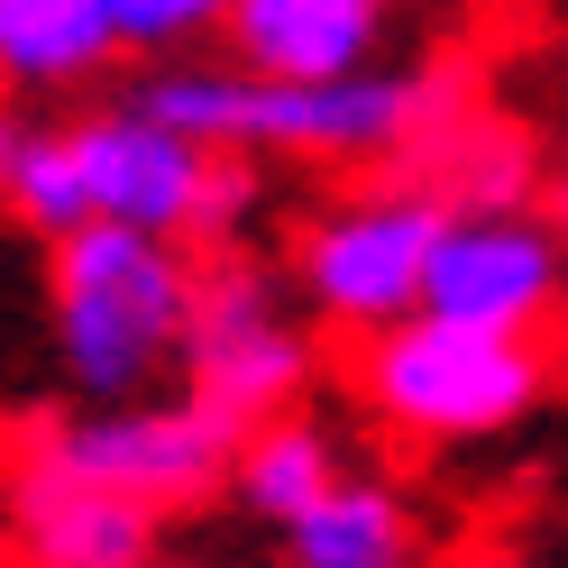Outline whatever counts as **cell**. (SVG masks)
Wrapping results in <instances>:
<instances>
[{"label":"cell","instance_id":"6da1fadb","mask_svg":"<svg viewBox=\"0 0 568 568\" xmlns=\"http://www.w3.org/2000/svg\"><path fill=\"white\" fill-rule=\"evenodd\" d=\"M138 111H156L165 129L211 138V148H247V156H312V165H385L413 156L449 111L458 83L449 74H257V64H156L129 83Z\"/></svg>","mask_w":568,"mask_h":568},{"label":"cell","instance_id":"7a4b0ae2","mask_svg":"<svg viewBox=\"0 0 568 568\" xmlns=\"http://www.w3.org/2000/svg\"><path fill=\"white\" fill-rule=\"evenodd\" d=\"M193 257L184 239L129 230V221H83L47 247V331L55 367L92 404H129L156 367H184L193 331Z\"/></svg>","mask_w":568,"mask_h":568},{"label":"cell","instance_id":"3957f363","mask_svg":"<svg viewBox=\"0 0 568 568\" xmlns=\"http://www.w3.org/2000/svg\"><path fill=\"white\" fill-rule=\"evenodd\" d=\"M541 385L550 358L531 331H486V322H449V312L367 331L358 358L367 413L404 440H495L541 404Z\"/></svg>","mask_w":568,"mask_h":568},{"label":"cell","instance_id":"277c9868","mask_svg":"<svg viewBox=\"0 0 568 568\" xmlns=\"http://www.w3.org/2000/svg\"><path fill=\"white\" fill-rule=\"evenodd\" d=\"M74 148H83L101 221H129V230L184 239V247H230V230L247 221V202H257L247 148L184 138L156 111H138V101H111V111L74 120Z\"/></svg>","mask_w":568,"mask_h":568},{"label":"cell","instance_id":"5b68a950","mask_svg":"<svg viewBox=\"0 0 568 568\" xmlns=\"http://www.w3.org/2000/svg\"><path fill=\"white\" fill-rule=\"evenodd\" d=\"M449 193L422 184L404 165L395 184H367L331 202L322 221H303L294 239V284L303 303L339 331H385V322H413L422 294H432V247L449 230Z\"/></svg>","mask_w":568,"mask_h":568},{"label":"cell","instance_id":"8992f818","mask_svg":"<svg viewBox=\"0 0 568 568\" xmlns=\"http://www.w3.org/2000/svg\"><path fill=\"white\" fill-rule=\"evenodd\" d=\"M312 385V339L303 322H284L275 275L239 247H211L193 275V331H184V395H202L211 413H230L239 432L294 413V395Z\"/></svg>","mask_w":568,"mask_h":568},{"label":"cell","instance_id":"52a82bcc","mask_svg":"<svg viewBox=\"0 0 568 568\" xmlns=\"http://www.w3.org/2000/svg\"><path fill=\"white\" fill-rule=\"evenodd\" d=\"M239 440L247 432L230 413H211L202 395H184V404H138L129 395V404H101L83 422H64L47 440V458L92 477V486H120L138 505L174 514V505H202L211 486L239 477Z\"/></svg>","mask_w":568,"mask_h":568},{"label":"cell","instance_id":"ba28073f","mask_svg":"<svg viewBox=\"0 0 568 568\" xmlns=\"http://www.w3.org/2000/svg\"><path fill=\"white\" fill-rule=\"evenodd\" d=\"M559 221H531L523 202H477L449 211V230L432 247V294L422 312L449 322H486V331H541L559 294H568V257H559Z\"/></svg>","mask_w":568,"mask_h":568},{"label":"cell","instance_id":"9c48e42d","mask_svg":"<svg viewBox=\"0 0 568 568\" xmlns=\"http://www.w3.org/2000/svg\"><path fill=\"white\" fill-rule=\"evenodd\" d=\"M10 541H19V568H148L156 505H138L120 486H92L38 449L10 495Z\"/></svg>","mask_w":568,"mask_h":568},{"label":"cell","instance_id":"30bf717a","mask_svg":"<svg viewBox=\"0 0 568 568\" xmlns=\"http://www.w3.org/2000/svg\"><path fill=\"white\" fill-rule=\"evenodd\" d=\"M404 0H239L230 10V47L239 64H257V74H358L376 64V38L395 28Z\"/></svg>","mask_w":568,"mask_h":568},{"label":"cell","instance_id":"8fae6325","mask_svg":"<svg viewBox=\"0 0 568 568\" xmlns=\"http://www.w3.org/2000/svg\"><path fill=\"white\" fill-rule=\"evenodd\" d=\"M111 55H129L111 0H0V83L10 92L92 83Z\"/></svg>","mask_w":568,"mask_h":568},{"label":"cell","instance_id":"7c38bea8","mask_svg":"<svg viewBox=\"0 0 568 568\" xmlns=\"http://www.w3.org/2000/svg\"><path fill=\"white\" fill-rule=\"evenodd\" d=\"M348 468H339V449H331V432L312 413H275V422H257V432L239 440V505L257 514V523H303L312 505H322V495L339 486Z\"/></svg>","mask_w":568,"mask_h":568},{"label":"cell","instance_id":"4fadbf2b","mask_svg":"<svg viewBox=\"0 0 568 568\" xmlns=\"http://www.w3.org/2000/svg\"><path fill=\"white\" fill-rule=\"evenodd\" d=\"M284 550H294V568H404L413 514H404L395 486L339 477L303 523H284Z\"/></svg>","mask_w":568,"mask_h":568},{"label":"cell","instance_id":"5bb4252c","mask_svg":"<svg viewBox=\"0 0 568 568\" xmlns=\"http://www.w3.org/2000/svg\"><path fill=\"white\" fill-rule=\"evenodd\" d=\"M422 184H440L458 211H477V202H523L531 193V138L505 129V120H440L422 148L404 156Z\"/></svg>","mask_w":568,"mask_h":568},{"label":"cell","instance_id":"9a60e30c","mask_svg":"<svg viewBox=\"0 0 568 568\" xmlns=\"http://www.w3.org/2000/svg\"><path fill=\"white\" fill-rule=\"evenodd\" d=\"M0 211H10L19 230H38L47 247H55L64 230L101 221V211H92V174H83L74 129H38V138H28V156H19V174H10V193H0Z\"/></svg>","mask_w":568,"mask_h":568},{"label":"cell","instance_id":"2e32d148","mask_svg":"<svg viewBox=\"0 0 568 568\" xmlns=\"http://www.w3.org/2000/svg\"><path fill=\"white\" fill-rule=\"evenodd\" d=\"M230 10L239 0H111V28L129 55H174V47L211 38V28H230Z\"/></svg>","mask_w":568,"mask_h":568},{"label":"cell","instance_id":"e0dca14e","mask_svg":"<svg viewBox=\"0 0 568 568\" xmlns=\"http://www.w3.org/2000/svg\"><path fill=\"white\" fill-rule=\"evenodd\" d=\"M28 138H38V129H28L10 101H0V193H10V174H19V156H28Z\"/></svg>","mask_w":568,"mask_h":568},{"label":"cell","instance_id":"ac0fdd59","mask_svg":"<svg viewBox=\"0 0 568 568\" xmlns=\"http://www.w3.org/2000/svg\"><path fill=\"white\" fill-rule=\"evenodd\" d=\"M550 221H559V230H568V165H559V174H550Z\"/></svg>","mask_w":568,"mask_h":568},{"label":"cell","instance_id":"d6986e66","mask_svg":"<svg viewBox=\"0 0 568 568\" xmlns=\"http://www.w3.org/2000/svg\"><path fill=\"white\" fill-rule=\"evenodd\" d=\"M458 568H523V559H505V550H477V559H458Z\"/></svg>","mask_w":568,"mask_h":568},{"label":"cell","instance_id":"ffe728a7","mask_svg":"<svg viewBox=\"0 0 568 568\" xmlns=\"http://www.w3.org/2000/svg\"><path fill=\"white\" fill-rule=\"evenodd\" d=\"M148 568H156V559H148Z\"/></svg>","mask_w":568,"mask_h":568}]
</instances>
